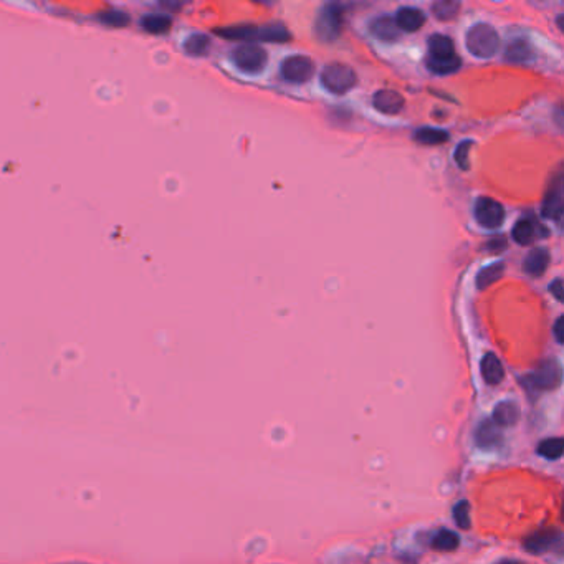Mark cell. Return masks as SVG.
Listing matches in <instances>:
<instances>
[{"label":"cell","mask_w":564,"mask_h":564,"mask_svg":"<svg viewBox=\"0 0 564 564\" xmlns=\"http://www.w3.org/2000/svg\"><path fill=\"white\" fill-rule=\"evenodd\" d=\"M459 544L460 540L457 536V533L445 530V528L439 530L432 538V548L435 551H455L459 548Z\"/></svg>","instance_id":"44dd1931"},{"label":"cell","mask_w":564,"mask_h":564,"mask_svg":"<svg viewBox=\"0 0 564 564\" xmlns=\"http://www.w3.org/2000/svg\"><path fill=\"white\" fill-rule=\"evenodd\" d=\"M558 543H561V531L558 528H544L525 540V548L531 554H543L551 551Z\"/></svg>","instance_id":"ba28073f"},{"label":"cell","mask_w":564,"mask_h":564,"mask_svg":"<svg viewBox=\"0 0 564 564\" xmlns=\"http://www.w3.org/2000/svg\"><path fill=\"white\" fill-rule=\"evenodd\" d=\"M480 371L483 381L490 386H498L505 377L503 364H501L500 359L496 358V354L493 353H487L485 356L482 358Z\"/></svg>","instance_id":"5bb4252c"},{"label":"cell","mask_w":564,"mask_h":564,"mask_svg":"<svg viewBox=\"0 0 564 564\" xmlns=\"http://www.w3.org/2000/svg\"><path fill=\"white\" fill-rule=\"evenodd\" d=\"M217 33L225 37L227 40H255L259 38V30L253 25H234L225 26V29H219Z\"/></svg>","instance_id":"cb8c5ba5"},{"label":"cell","mask_w":564,"mask_h":564,"mask_svg":"<svg viewBox=\"0 0 564 564\" xmlns=\"http://www.w3.org/2000/svg\"><path fill=\"white\" fill-rule=\"evenodd\" d=\"M343 7L337 3H328L319 12L317 25H314V32H317L318 38L323 42H335L337 35L341 33V26H343Z\"/></svg>","instance_id":"3957f363"},{"label":"cell","mask_w":564,"mask_h":564,"mask_svg":"<svg viewBox=\"0 0 564 564\" xmlns=\"http://www.w3.org/2000/svg\"><path fill=\"white\" fill-rule=\"evenodd\" d=\"M414 139L417 143L425 146H437L448 141V132L437 130V128H420V130L416 131Z\"/></svg>","instance_id":"484cf974"},{"label":"cell","mask_w":564,"mask_h":564,"mask_svg":"<svg viewBox=\"0 0 564 564\" xmlns=\"http://www.w3.org/2000/svg\"><path fill=\"white\" fill-rule=\"evenodd\" d=\"M475 219L485 229H498L505 222V208L490 197H480L475 204Z\"/></svg>","instance_id":"52a82bcc"},{"label":"cell","mask_w":564,"mask_h":564,"mask_svg":"<svg viewBox=\"0 0 564 564\" xmlns=\"http://www.w3.org/2000/svg\"><path fill=\"white\" fill-rule=\"evenodd\" d=\"M369 29L371 33L376 38H379L381 42H396L399 38V33H401V30L397 29L396 20L392 17H377V19L371 22Z\"/></svg>","instance_id":"2e32d148"},{"label":"cell","mask_w":564,"mask_h":564,"mask_svg":"<svg viewBox=\"0 0 564 564\" xmlns=\"http://www.w3.org/2000/svg\"><path fill=\"white\" fill-rule=\"evenodd\" d=\"M475 442H477V445L480 448L491 450V448L498 447L503 442V434H501V429L491 419L483 420L478 424L477 430H475Z\"/></svg>","instance_id":"30bf717a"},{"label":"cell","mask_w":564,"mask_h":564,"mask_svg":"<svg viewBox=\"0 0 564 564\" xmlns=\"http://www.w3.org/2000/svg\"><path fill=\"white\" fill-rule=\"evenodd\" d=\"M563 323H564V319H563V317H559L558 319H556V323H554V336H556V341L559 344H563Z\"/></svg>","instance_id":"836d02e7"},{"label":"cell","mask_w":564,"mask_h":564,"mask_svg":"<svg viewBox=\"0 0 564 564\" xmlns=\"http://www.w3.org/2000/svg\"><path fill=\"white\" fill-rule=\"evenodd\" d=\"M468 52L477 59H491L498 52L500 37L498 32L488 24H475L467 32Z\"/></svg>","instance_id":"6da1fadb"},{"label":"cell","mask_w":564,"mask_h":564,"mask_svg":"<svg viewBox=\"0 0 564 564\" xmlns=\"http://www.w3.org/2000/svg\"><path fill=\"white\" fill-rule=\"evenodd\" d=\"M506 564H521L519 561H505Z\"/></svg>","instance_id":"e575fe53"},{"label":"cell","mask_w":564,"mask_h":564,"mask_svg":"<svg viewBox=\"0 0 564 564\" xmlns=\"http://www.w3.org/2000/svg\"><path fill=\"white\" fill-rule=\"evenodd\" d=\"M232 60L237 65V68L242 70L243 73L257 75L265 70L268 56H266V52L264 48L253 45V43H245V45L235 48L232 53Z\"/></svg>","instance_id":"5b68a950"},{"label":"cell","mask_w":564,"mask_h":564,"mask_svg":"<svg viewBox=\"0 0 564 564\" xmlns=\"http://www.w3.org/2000/svg\"><path fill=\"white\" fill-rule=\"evenodd\" d=\"M541 214L546 219L551 220H561L563 215V177L559 174L549 188L548 194H546L543 207H541Z\"/></svg>","instance_id":"9c48e42d"},{"label":"cell","mask_w":564,"mask_h":564,"mask_svg":"<svg viewBox=\"0 0 564 564\" xmlns=\"http://www.w3.org/2000/svg\"><path fill=\"white\" fill-rule=\"evenodd\" d=\"M540 230L541 229L538 224H536L535 219L531 217H526V219H519L513 227V241L519 243V245H528L531 243L535 238H540Z\"/></svg>","instance_id":"9a60e30c"},{"label":"cell","mask_w":564,"mask_h":564,"mask_svg":"<svg viewBox=\"0 0 564 564\" xmlns=\"http://www.w3.org/2000/svg\"><path fill=\"white\" fill-rule=\"evenodd\" d=\"M452 517H454L455 525L460 528V530H468L472 526V521H470V505L467 500H462L454 506V512H452Z\"/></svg>","instance_id":"f546056e"},{"label":"cell","mask_w":564,"mask_h":564,"mask_svg":"<svg viewBox=\"0 0 564 564\" xmlns=\"http://www.w3.org/2000/svg\"><path fill=\"white\" fill-rule=\"evenodd\" d=\"M429 53L430 60H447L455 56V47L450 37L447 35L435 33L429 38Z\"/></svg>","instance_id":"e0dca14e"},{"label":"cell","mask_w":564,"mask_h":564,"mask_svg":"<svg viewBox=\"0 0 564 564\" xmlns=\"http://www.w3.org/2000/svg\"><path fill=\"white\" fill-rule=\"evenodd\" d=\"M549 265V253L544 248H536L528 253V257L523 261V268L531 277H541L546 272Z\"/></svg>","instance_id":"d6986e66"},{"label":"cell","mask_w":564,"mask_h":564,"mask_svg":"<svg viewBox=\"0 0 564 564\" xmlns=\"http://www.w3.org/2000/svg\"><path fill=\"white\" fill-rule=\"evenodd\" d=\"M470 148H472V141H464L459 148L455 149V161L459 164L460 169H464V171H467L470 167V162H468V154H470Z\"/></svg>","instance_id":"1f68e13d"},{"label":"cell","mask_w":564,"mask_h":564,"mask_svg":"<svg viewBox=\"0 0 564 564\" xmlns=\"http://www.w3.org/2000/svg\"><path fill=\"white\" fill-rule=\"evenodd\" d=\"M394 20H396L399 30L412 33L420 30L422 25L425 24V13L416 7H402L399 8L396 19Z\"/></svg>","instance_id":"7c38bea8"},{"label":"cell","mask_w":564,"mask_h":564,"mask_svg":"<svg viewBox=\"0 0 564 564\" xmlns=\"http://www.w3.org/2000/svg\"><path fill=\"white\" fill-rule=\"evenodd\" d=\"M98 19L106 25L124 26L130 22V15H128V12L121 10V8H106V10H101L98 13Z\"/></svg>","instance_id":"f1b7e54d"},{"label":"cell","mask_w":564,"mask_h":564,"mask_svg":"<svg viewBox=\"0 0 564 564\" xmlns=\"http://www.w3.org/2000/svg\"><path fill=\"white\" fill-rule=\"evenodd\" d=\"M259 38L264 42H273V43H285L290 42L291 33L288 32L287 26L283 24H268L261 26L259 30Z\"/></svg>","instance_id":"7402d4cb"},{"label":"cell","mask_w":564,"mask_h":564,"mask_svg":"<svg viewBox=\"0 0 564 564\" xmlns=\"http://www.w3.org/2000/svg\"><path fill=\"white\" fill-rule=\"evenodd\" d=\"M523 384L531 390H551L561 384V366L558 361L541 363L531 374L523 379Z\"/></svg>","instance_id":"277c9868"},{"label":"cell","mask_w":564,"mask_h":564,"mask_svg":"<svg viewBox=\"0 0 564 564\" xmlns=\"http://www.w3.org/2000/svg\"><path fill=\"white\" fill-rule=\"evenodd\" d=\"M432 10L437 19L450 20V19H454L457 13H459L460 3L452 2V0H445V2H435L432 6Z\"/></svg>","instance_id":"4dcf8cb0"},{"label":"cell","mask_w":564,"mask_h":564,"mask_svg":"<svg viewBox=\"0 0 564 564\" xmlns=\"http://www.w3.org/2000/svg\"><path fill=\"white\" fill-rule=\"evenodd\" d=\"M505 56L508 61H513V63H526L530 61L533 56H535V52H533V47L530 45V42L525 38H515L513 42L508 43L506 47Z\"/></svg>","instance_id":"ac0fdd59"},{"label":"cell","mask_w":564,"mask_h":564,"mask_svg":"<svg viewBox=\"0 0 564 564\" xmlns=\"http://www.w3.org/2000/svg\"><path fill=\"white\" fill-rule=\"evenodd\" d=\"M519 416H521V411H519V406L513 401H503L500 404H496V407L493 409L491 420L495 422L498 427H510V425H515L519 420Z\"/></svg>","instance_id":"4fadbf2b"},{"label":"cell","mask_w":564,"mask_h":564,"mask_svg":"<svg viewBox=\"0 0 564 564\" xmlns=\"http://www.w3.org/2000/svg\"><path fill=\"white\" fill-rule=\"evenodd\" d=\"M172 19L167 13L151 12L141 17V26L149 33H164L171 29Z\"/></svg>","instance_id":"ffe728a7"},{"label":"cell","mask_w":564,"mask_h":564,"mask_svg":"<svg viewBox=\"0 0 564 564\" xmlns=\"http://www.w3.org/2000/svg\"><path fill=\"white\" fill-rule=\"evenodd\" d=\"M313 61L305 55L288 56L282 63V77L291 84H303L310 82V78L313 77Z\"/></svg>","instance_id":"8992f818"},{"label":"cell","mask_w":564,"mask_h":564,"mask_svg":"<svg viewBox=\"0 0 564 564\" xmlns=\"http://www.w3.org/2000/svg\"><path fill=\"white\" fill-rule=\"evenodd\" d=\"M505 273V265L498 261V264H491L485 266V268L480 270V273L477 275V288L478 290H485L490 285H493L495 282L503 277Z\"/></svg>","instance_id":"603a6c76"},{"label":"cell","mask_w":564,"mask_h":564,"mask_svg":"<svg viewBox=\"0 0 564 564\" xmlns=\"http://www.w3.org/2000/svg\"><path fill=\"white\" fill-rule=\"evenodd\" d=\"M211 48V38L206 33H192L185 38L184 50L190 56H202L206 55Z\"/></svg>","instance_id":"d4e9b609"},{"label":"cell","mask_w":564,"mask_h":564,"mask_svg":"<svg viewBox=\"0 0 564 564\" xmlns=\"http://www.w3.org/2000/svg\"><path fill=\"white\" fill-rule=\"evenodd\" d=\"M536 452H538V454L546 460H558L564 452L563 439L561 437L546 439V441L540 443L538 448H536Z\"/></svg>","instance_id":"4316f807"},{"label":"cell","mask_w":564,"mask_h":564,"mask_svg":"<svg viewBox=\"0 0 564 564\" xmlns=\"http://www.w3.org/2000/svg\"><path fill=\"white\" fill-rule=\"evenodd\" d=\"M430 72L437 73V75H452L455 72H459L460 70V65H462V60L459 56H452V59H447V60H430L427 61Z\"/></svg>","instance_id":"83f0119b"},{"label":"cell","mask_w":564,"mask_h":564,"mask_svg":"<svg viewBox=\"0 0 564 564\" xmlns=\"http://www.w3.org/2000/svg\"><path fill=\"white\" fill-rule=\"evenodd\" d=\"M321 83L328 91L343 95L356 84V73L351 66L344 63H330L324 66L321 73Z\"/></svg>","instance_id":"7a4b0ae2"},{"label":"cell","mask_w":564,"mask_h":564,"mask_svg":"<svg viewBox=\"0 0 564 564\" xmlns=\"http://www.w3.org/2000/svg\"><path fill=\"white\" fill-rule=\"evenodd\" d=\"M372 105L377 111L384 114H397L404 109L406 101H404L401 93L394 90H381L372 98Z\"/></svg>","instance_id":"8fae6325"},{"label":"cell","mask_w":564,"mask_h":564,"mask_svg":"<svg viewBox=\"0 0 564 564\" xmlns=\"http://www.w3.org/2000/svg\"><path fill=\"white\" fill-rule=\"evenodd\" d=\"M549 291L553 293L554 298H556L558 301L563 300V282H561V278L554 280L551 285H549Z\"/></svg>","instance_id":"d6a6232c"}]
</instances>
